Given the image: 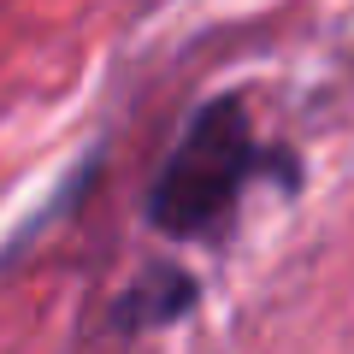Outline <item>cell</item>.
I'll list each match as a JSON object with an SVG mask.
<instances>
[{
	"label": "cell",
	"mask_w": 354,
	"mask_h": 354,
	"mask_svg": "<svg viewBox=\"0 0 354 354\" xmlns=\"http://www.w3.org/2000/svg\"><path fill=\"white\" fill-rule=\"evenodd\" d=\"M260 160L266 153L254 142V124L236 95H218V101L195 106V118L183 124L177 148L165 153L160 177L148 189V225L177 242L213 236L230 218L236 195L260 177Z\"/></svg>",
	"instance_id": "obj_1"
},
{
	"label": "cell",
	"mask_w": 354,
	"mask_h": 354,
	"mask_svg": "<svg viewBox=\"0 0 354 354\" xmlns=\"http://www.w3.org/2000/svg\"><path fill=\"white\" fill-rule=\"evenodd\" d=\"M195 295H201V283H195L183 266L153 260V266L136 272L130 290L113 295V307H106V330H118V337H142V330L177 325V319H189Z\"/></svg>",
	"instance_id": "obj_2"
}]
</instances>
